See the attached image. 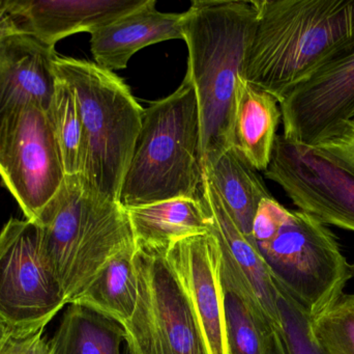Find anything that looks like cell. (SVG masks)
<instances>
[{"label": "cell", "instance_id": "1", "mask_svg": "<svg viewBox=\"0 0 354 354\" xmlns=\"http://www.w3.org/2000/svg\"><path fill=\"white\" fill-rule=\"evenodd\" d=\"M255 33L243 78L279 102L354 48V0H252Z\"/></svg>", "mask_w": 354, "mask_h": 354}, {"label": "cell", "instance_id": "2", "mask_svg": "<svg viewBox=\"0 0 354 354\" xmlns=\"http://www.w3.org/2000/svg\"><path fill=\"white\" fill-rule=\"evenodd\" d=\"M257 12L247 0H194L181 12L187 70L197 96L202 166L231 147L233 106L255 33Z\"/></svg>", "mask_w": 354, "mask_h": 354}, {"label": "cell", "instance_id": "3", "mask_svg": "<svg viewBox=\"0 0 354 354\" xmlns=\"http://www.w3.org/2000/svg\"><path fill=\"white\" fill-rule=\"evenodd\" d=\"M41 251L68 305L75 303L102 268L135 245L126 208L66 176L37 222Z\"/></svg>", "mask_w": 354, "mask_h": 354}, {"label": "cell", "instance_id": "4", "mask_svg": "<svg viewBox=\"0 0 354 354\" xmlns=\"http://www.w3.org/2000/svg\"><path fill=\"white\" fill-rule=\"evenodd\" d=\"M252 242L274 284L313 319L334 305L353 276L336 235L306 212L289 210L274 197L260 203Z\"/></svg>", "mask_w": 354, "mask_h": 354}, {"label": "cell", "instance_id": "5", "mask_svg": "<svg viewBox=\"0 0 354 354\" xmlns=\"http://www.w3.org/2000/svg\"><path fill=\"white\" fill-rule=\"evenodd\" d=\"M203 177L197 96L185 76L171 95L145 108L120 202L128 208L200 197Z\"/></svg>", "mask_w": 354, "mask_h": 354}, {"label": "cell", "instance_id": "6", "mask_svg": "<svg viewBox=\"0 0 354 354\" xmlns=\"http://www.w3.org/2000/svg\"><path fill=\"white\" fill-rule=\"evenodd\" d=\"M54 74L74 91L84 137L83 182L120 202L145 109L124 79L95 62L56 53Z\"/></svg>", "mask_w": 354, "mask_h": 354}, {"label": "cell", "instance_id": "7", "mask_svg": "<svg viewBox=\"0 0 354 354\" xmlns=\"http://www.w3.org/2000/svg\"><path fill=\"white\" fill-rule=\"evenodd\" d=\"M66 305L37 224L10 218L0 230V320L10 337L43 332Z\"/></svg>", "mask_w": 354, "mask_h": 354}, {"label": "cell", "instance_id": "8", "mask_svg": "<svg viewBox=\"0 0 354 354\" xmlns=\"http://www.w3.org/2000/svg\"><path fill=\"white\" fill-rule=\"evenodd\" d=\"M164 251L137 249L139 293L124 326L129 354H210L189 299Z\"/></svg>", "mask_w": 354, "mask_h": 354}, {"label": "cell", "instance_id": "9", "mask_svg": "<svg viewBox=\"0 0 354 354\" xmlns=\"http://www.w3.org/2000/svg\"><path fill=\"white\" fill-rule=\"evenodd\" d=\"M66 177L48 109L26 106L0 126V179L27 220H39Z\"/></svg>", "mask_w": 354, "mask_h": 354}, {"label": "cell", "instance_id": "10", "mask_svg": "<svg viewBox=\"0 0 354 354\" xmlns=\"http://www.w3.org/2000/svg\"><path fill=\"white\" fill-rule=\"evenodd\" d=\"M264 175L280 185L301 211L326 226L354 232V170L277 135Z\"/></svg>", "mask_w": 354, "mask_h": 354}, {"label": "cell", "instance_id": "11", "mask_svg": "<svg viewBox=\"0 0 354 354\" xmlns=\"http://www.w3.org/2000/svg\"><path fill=\"white\" fill-rule=\"evenodd\" d=\"M279 104L288 141L314 148L338 135L354 120V48L293 87Z\"/></svg>", "mask_w": 354, "mask_h": 354}, {"label": "cell", "instance_id": "12", "mask_svg": "<svg viewBox=\"0 0 354 354\" xmlns=\"http://www.w3.org/2000/svg\"><path fill=\"white\" fill-rule=\"evenodd\" d=\"M200 197L212 220L210 233L220 247L222 284L239 293L270 328L280 330L278 288L259 251L239 230L205 176Z\"/></svg>", "mask_w": 354, "mask_h": 354}, {"label": "cell", "instance_id": "13", "mask_svg": "<svg viewBox=\"0 0 354 354\" xmlns=\"http://www.w3.org/2000/svg\"><path fill=\"white\" fill-rule=\"evenodd\" d=\"M164 258L189 299L210 354H229L221 251L212 233L172 243Z\"/></svg>", "mask_w": 354, "mask_h": 354}, {"label": "cell", "instance_id": "14", "mask_svg": "<svg viewBox=\"0 0 354 354\" xmlns=\"http://www.w3.org/2000/svg\"><path fill=\"white\" fill-rule=\"evenodd\" d=\"M147 0H3L10 30L55 48L62 39L88 33L142 6Z\"/></svg>", "mask_w": 354, "mask_h": 354}, {"label": "cell", "instance_id": "15", "mask_svg": "<svg viewBox=\"0 0 354 354\" xmlns=\"http://www.w3.org/2000/svg\"><path fill=\"white\" fill-rule=\"evenodd\" d=\"M0 39V126L29 105L49 109L56 77L52 60L55 48L10 30L2 19Z\"/></svg>", "mask_w": 354, "mask_h": 354}, {"label": "cell", "instance_id": "16", "mask_svg": "<svg viewBox=\"0 0 354 354\" xmlns=\"http://www.w3.org/2000/svg\"><path fill=\"white\" fill-rule=\"evenodd\" d=\"M181 14L158 10L156 0H147L136 10L91 31L95 62L106 70H124L131 58L147 46L183 39Z\"/></svg>", "mask_w": 354, "mask_h": 354}, {"label": "cell", "instance_id": "17", "mask_svg": "<svg viewBox=\"0 0 354 354\" xmlns=\"http://www.w3.org/2000/svg\"><path fill=\"white\" fill-rule=\"evenodd\" d=\"M281 120L280 104L274 96L239 79L231 121V147L256 170L264 172L270 164Z\"/></svg>", "mask_w": 354, "mask_h": 354}, {"label": "cell", "instance_id": "18", "mask_svg": "<svg viewBox=\"0 0 354 354\" xmlns=\"http://www.w3.org/2000/svg\"><path fill=\"white\" fill-rule=\"evenodd\" d=\"M126 210L139 249L165 251L176 241L206 234L212 228L201 197H179Z\"/></svg>", "mask_w": 354, "mask_h": 354}, {"label": "cell", "instance_id": "19", "mask_svg": "<svg viewBox=\"0 0 354 354\" xmlns=\"http://www.w3.org/2000/svg\"><path fill=\"white\" fill-rule=\"evenodd\" d=\"M203 170L239 230L251 239L252 227L260 203L272 197L263 179L233 147L206 163Z\"/></svg>", "mask_w": 354, "mask_h": 354}, {"label": "cell", "instance_id": "20", "mask_svg": "<svg viewBox=\"0 0 354 354\" xmlns=\"http://www.w3.org/2000/svg\"><path fill=\"white\" fill-rule=\"evenodd\" d=\"M136 253L134 245L114 256L73 303L88 308L124 328L132 318L138 301Z\"/></svg>", "mask_w": 354, "mask_h": 354}, {"label": "cell", "instance_id": "21", "mask_svg": "<svg viewBox=\"0 0 354 354\" xmlns=\"http://www.w3.org/2000/svg\"><path fill=\"white\" fill-rule=\"evenodd\" d=\"M53 354H124V330L120 324L88 308L68 305L53 337Z\"/></svg>", "mask_w": 354, "mask_h": 354}, {"label": "cell", "instance_id": "22", "mask_svg": "<svg viewBox=\"0 0 354 354\" xmlns=\"http://www.w3.org/2000/svg\"><path fill=\"white\" fill-rule=\"evenodd\" d=\"M55 77V89L48 112L66 176H80L84 137L78 103L73 89L56 75Z\"/></svg>", "mask_w": 354, "mask_h": 354}, {"label": "cell", "instance_id": "23", "mask_svg": "<svg viewBox=\"0 0 354 354\" xmlns=\"http://www.w3.org/2000/svg\"><path fill=\"white\" fill-rule=\"evenodd\" d=\"M223 289L229 354H266L268 337L274 328L239 293L225 285Z\"/></svg>", "mask_w": 354, "mask_h": 354}, {"label": "cell", "instance_id": "24", "mask_svg": "<svg viewBox=\"0 0 354 354\" xmlns=\"http://www.w3.org/2000/svg\"><path fill=\"white\" fill-rule=\"evenodd\" d=\"M312 333L326 354H354V294L340 299L311 319Z\"/></svg>", "mask_w": 354, "mask_h": 354}, {"label": "cell", "instance_id": "25", "mask_svg": "<svg viewBox=\"0 0 354 354\" xmlns=\"http://www.w3.org/2000/svg\"><path fill=\"white\" fill-rule=\"evenodd\" d=\"M280 333L288 354H326L320 348L312 333L311 318L289 297L288 293L276 285Z\"/></svg>", "mask_w": 354, "mask_h": 354}, {"label": "cell", "instance_id": "26", "mask_svg": "<svg viewBox=\"0 0 354 354\" xmlns=\"http://www.w3.org/2000/svg\"><path fill=\"white\" fill-rule=\"evenodd\" d=\"M313 149L354 170V120L349 122L338 135Z\"/></svg>", "mask_w": 354, "mask_h": 354}, {"label": "cell", "instance_id": "27", "mask_svg": "<svg viewBox=\"0 0 354 354\" xmlns=\"http://www.w3.org/2000/svg\"><path fill=\"white\" fill-rule=\"evenodd\" d=\"M0 354H53L49 339L43 332L28 337H10L0 351Z\"/></svg>", "mask_w": 354, "mask_h": 354}, {"label": "cell", "instance_id": "28", "mask_svg": "<svg viewBox=\"0 0 354 354\" xmlns=\"http://www.w3.org/2000/svg\"><path fill=\"white\" fill-rule=\"evenodd\" d=\"M266 354H288L280 330H274L270 333L266 344Z\"/></svg>", "mask_w": 354, "mask_h": 354}, {"label": "cell", "instance_id": "29", "mask_svg": "<svg viewBox=\"0 0 354 354\" xmlns=\"http://www.w3.org/2000/svg\"><path fill=\"white\" fill-rule=\"evenodd\" d=\"M10 338V333H8V328L4 326L3 322L0 320V351L2 347L4 346L8 339Z\"/></svg>", "mask_w": 354, "mask_h": 354}, {"label": "cell", "instance_id": "30", "mask_svg": "<svg viewBox=\"0 0 354 354\" xmlns=\"http://www.w3.org/2000/svg\"><path fill=\"white\" fill-rule=\"evenodd\" d=\"M2 14H3V0H0V20H1Z\"/></svg>", "mask_w": 354, "mask_h": 354}, {"label": "cell", "instance_id": "31", "mask_svg": "<svg viewBox=\"0 0 354 354\" xmlns=\"http://www.w3.org/2000/svg\"><path fill=\"white\" fill-rule=\"evenodd\" d=\"M2 33H3V26H2V17H1V20H0V39H1Z\"/></svg>", "mask_w": 354, "mask_h": 354}, {"label": "cell", "instance_id": "32", "mask_svg": "<svg viewBox=\"0 0 354 354\" xmlns=\"http://www.w3.org/2000/svg\"><path fill=\"white\" fill-rule=\"evenodd\" d=\"M351 269H353V274H354V263L351 265Z\"/></svg>", "mask_w": 354, "mask_h": 354}, {"label": "cell", "instance_id": "33", "mask_svg": "<svg viewBox=\"0 0 354 354\" xmlns=\"http://www.w3.org/2000/svg\"><path fill=\"white\" fill-rule=\"evenodd\" d=\"M124 354H129V353H128V351H127V348H126V347H124Z\"/></svg>", "mask_w": 354, "mask_h": 354}]
</instances>
